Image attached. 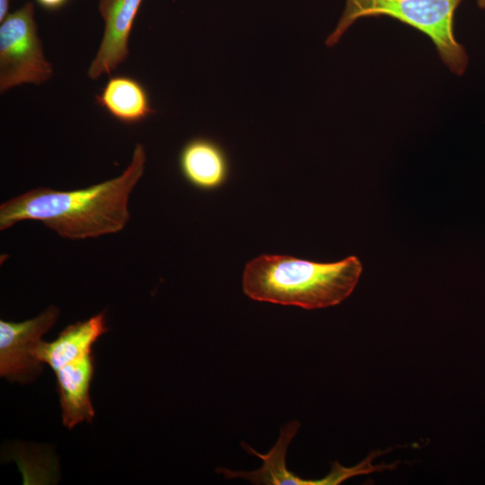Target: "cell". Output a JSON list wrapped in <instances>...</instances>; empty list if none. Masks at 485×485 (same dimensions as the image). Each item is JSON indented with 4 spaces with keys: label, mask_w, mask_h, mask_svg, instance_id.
Listing matches in <instances>:
<instances>
[{
    "label": "cell",
    "mask_w": 485,
    "mask_h": 485,
    "mask_svg": "<svg viewBox=\"0 0 485 485\" xmlns=\"http://www.w3.org/2000/svg\"><path fill=\"white\" fill-rule=\"evenodd\" d=\"M146 162L145 147L138 143L130 163L118 177L74 190L39 187L10 198L0 206V230L35 220L71 240L118 233L130 219L128 198Z\"/></svg>",
    "instance_id": "cell-1"
},
{
    "label": "cell",
    "mask_w": 485,
    "mask_h": 485,
    "mask_svg": "<svg viewBox=\"0 0 485 485\" xmlns=\"http://www.w3.org/2000/svg\"><path fill=\"white\" fill-rule=\"evenodd\" d=\"M363 266L356 256L331 263L261 255L242 275L244 294L256 301L313 310L337 305L354 291Z\"/></svg>",
    "instance_id": "cell-2"
},
{
    "label": "cell",
    "mask_w": 485,
    "mask_h": 485,
    "mask_svg": "<svg viewBox=\"0 0 485 485\" xmlns=\"http://www.w3.org/2000/svg\"><path fill=\"white\" fill-rule=\"evenodd\" d=\"M107 331L103 311L68 325L55 340H41L38 347V358L56 374L62 421L69 429L82 421L91 422L94 416L90 397L93 346Z\"/></svg>",
    "instance_id": "cell-3"
},
{
    "label": "cell",
    "mask_w": 485,
    "mask_h": 485,
    "mask_svg": "<svg viewBox=\"0 0 485 485\" xmlns=\"http://www.w3.org/2000/svg\"><path fill=\"white\" fill-rule=\"evenodd\" d=\"M463 0H347L344 12L326 44L335 45L347 29L362 17L386 15L425 33L446 66L462 75L468 55L454 37V15Z\"/></svg>",
    "instance_id": "cell-4"
},
{
    "label": "cell",
    "mask_w": 485,
    "mask_h": 485,
    "mask_svg": "<svg viewBox=\"0 0 485 485\" xmlns=\"http://www.w3.org/2000/svg\"><path fill=\"white\" fill-rule=\"evenodd\" d=\"M53 75L34 20V6L24 4L0 25V92L22 84H41Z\"/></svg>",
    "instance_id": "cell-5"
},
{
    "label": "cell",
    "mask_w": 485,
    "mask_h": 485,
    "mask_svg": "<svg viewBox=\"0 0 485 485\" xmlns=\"http://www.w3.org/2000/svg\"><path fill=\"white\" fill-rule=\"evenodd\" d=\"M60 311L50 305L35 318L13 322L0 321V375L10 382L33 381L43 369L37 357L42 335L57 322Z\"/></svg>",
    "instance_id": "cell-6"
},
{
    "label": "cell",
    "mask_w": 485,
    "mask_h": 485,
    "mask_svg": "<svg viewBox=\"0 0 485 485\" xmlns=\"http://www.w3.org/2000/svg\"><path fill=\"white\" fill-rule=\"evenodd\" d=\"M142 0H100L99 11L104 32L88 76L98 79L110 75L128 56V39Z\"/></svg>",
    "instance_id": "cell-7"
},
{
    "label": "cell",
    "mask_w": 485,
    "mask_h": 485,
    "mask_svg": "<svg viewBox=\"0 0 485 485\" xmlns=\"http://www.w3.org/2000/svg\"><path fill=\"white\" fill-rule=\"evenodd\" d=\"M300 427L298 421L293 420L286 424L280 432L278 440L273 448L266 454H260L248 445L243 447L250 454L259 456L262 460L260 469L252 472L232 471L219 467L216 472L226 479L242 478L254 484H296V485H322L329 484L327 476L322 480H304L293 474L286 468L287 449L297 433Z\"/></svg>",
    "instance_id": "cell-8"
},
{
    "label": "cell",
    "mask_w": 485,
    "mask_h": 485,
    "mask_svg": "<svg viewBox=\"0 0 485 485\" xmlns=\"http://www.w3.org/2000/svg\"><path fill=\"white\" fill-rule=\"evenodd\" d=\"M179 163L184 178L202 190L216 189L227 178L225 154L216 142L207 138L189 141L181 151Z\"/></svg>",
    "instance_id": "cell-9"
},
{
    "label": "cell",
    "mask_w": 485,
    "mask_h": 485,
    "mask_svg": "<svg viewBox=\"0 0 485 485\" xmlns=\"http://www.w3.org/2000/svg\"><path fill=\"white\" fill-rule=\"evenodd\" d=\"M99 105L124 123H137L154 113L141 83L127 75L110 76L96 95Z\"/></svg>",
    "instance_id": "cell-10"
},
{
    "label": "cell",
    "mask_w": 485,
    "mask_h": 485,
    "mask_svg": "<svg viewBox=\"0 0 485 485\" xmlns=\"http://www.w3.org/2000/svg\"><path fill=\"white\" fill-rule=\"evenodd\" d=\"M39 4L47 10H57L65 5L68 0H36Z\"/></svg>",
    "instance_id": "cell-11"
},
{
    "label": "cell",
    "mask_w": 485,
    "mask_h": 485,
    "mask_svg": "<svg viewBox=\"0 0 485 485\" xmlns=\"http://www.w3.org/2000/svg\"><path fill=\"white\" fill-rule=\"evenodd\" d=\"M12 0H0V22H3L9 14V6Z\"/></svg>",
    "instance_id": "cell-12"
},
{
    "label": "cell",
    "mask_w": 485,
    "mask_h": 485,
    "mask_svg": "<svg viewBox=\"0 0 485 485\" xmlns=\"http://www.w3.org/2000/svg\"><path fill=\"white\" fill-rule=\"evenodd\" d=\"M477 3L481 9H485V0H477Z\"/></svg>",
    "instance_id": "cell-13"
}]
</instances>
